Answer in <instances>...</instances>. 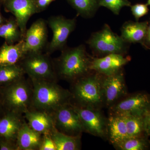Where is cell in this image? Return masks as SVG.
I'll use <instances>...</instances> for the list:
<instances>
[{
	"instance_id": "cell-1",
	"label": "cell",
	"mask_w": 150,
	"mask_h": 150,
	"mask_svg": "<svg viewBox=\"0 0 150 150\" xmlns=\"http://www.w3.org/2000/svg\"><path fill=\"white\" fill-rule=\"evenodd\" d=\"M54 62L56 74L67 80L75 81L91 71L93 57L87 52L83 44L76 47H66Z\"/></svg>"
},
{
	"instance_id": "cell-2",
	"label": "cell",
	"mask_w": 150,
	"mask_h": 150,
	"mask_svg": "<svg viewBox=\"0 0 150 150\" xmlns=\"http://www.w3.org/2000/svg\"><path fill=\"white\" fill-rule=\"evenodd\" d=\"M31 103L38 110L53 112L59 108L69 103L72 93L54 82V81L31 79Z\"/></svg>"
},
{
	"instance_id": "cell-3",
	"label": "cell",
	"mask_w": 150,
	"mask_h": 150,
	"mask_svg": "<svg viewBox=\"0 0 150 150\" xmlns=\"http://www.w3.org/2000/svg\"><path fill=\"white\" fill-rule=\"evenodd\" d=\"M103 76L91 71L75 81L72 96L82 107L100 109L104 105Z\"/></svg>"
},
{
	"instance_id": "cell-4",
	"label": "cell",
	"mask_w": 150,
	"mask_h": 150,
	"mask_svg": "<svg viewBox=\"0 0 150 150\" xmlns=\"http://www.w3.org/2000/svg\"><path fill=\"white\" fill-rule=\"evenodd\" d=\"M86 43L96 57L112 54L126 55L131 44L113 32L107 24L100 30L93 33Z\"/></svg>"
},
{
	"instance_id": "cell-5",
	"label": "cell",
	"mask_w": 150,
	"mask_h": 150,
	"mask_svg": "<svg viewBox=\"0 0 150 150\" xmlns=\"http://www.w3.org/2000/svg\"><path fill=\"white\" fill-rule=\"evenodd\" d=\"M49 55L42 52H29L22 59L20 65L31 79L54 81L57 74L54 62Z\"/></svg>"
},
{
	"instance_id": "cell-6",
	"label": "cell",
	"mask_w": 150,
	"mask_h": 150,
	"mask_svg": "<svg viewBox=\"0 0 150 150\" xmlns=\"http://www.w3.org/2000/svg\"><path fill=\"white\" fill-rule=\"evenodd\" d=\"M47 24L53 32V37L46 48V53L49 54L67 47L68 38L76 25V17L67 18L62 15L54 16L48 18Z\"/></svg>"
},
{
	"instance_id": "cell-7",
	"label": "cell",
	"mask_w": 150,
	"mask_h": 150,
	"mask_svg": "<svg viewBox=\"0 0 150 150\" xmlns=\"http://www.w3.org/2000/svg\"><path fill=\"white\" fill-rule=\"evenodd\" d=\"M23 78L11 83L5 93L7 104L17 113H25L28 110L32 100V90Z\"/></svg>"
},
{
	"instance_id": "cell-8",
	"label": "cell",
	"mask_w": 150,
	"mask_h": 150,
	"mask_svg": "<svg viewBox=\"0 0 150 150\" xmlns=\"http://www.w3.org/2000/svg\"><path fill=\"white\" fill-rule=\"evenodd\" d=\"M73 106L79 114L84 131L101 138H104L107 135V119L100 109Z\"/></svg>"
},
{
	"instance_id": "cell-9",
	"label": "cell",
	"mask_w": 150,
	"mask_h": 150,
	"mask_svg": "<svg viewBox=\"0 0 150 150\" xmlns=\"http://www.w3.org/2000/svg\"><path fill=\"white\" fill-rule=\"evenodd\" d=\"M53 112L55 127L61 132L71 136H78L84 131L80 118L73 105L69 103L64 105Z\"/></svg>"
},
{
	"instance_id": "cell-10",
	"label": "cell",
	"mask_w": 150,
	"mask_h": 150,
	"mask_svg": "<svg viewBox=\"0 0 150 150\" xmlns=\"http://www.w3.org/2000/svg\"><path fill=\"white\" fill-rule=\"evenodd\" d=\"M150 107V95L139 92L123 97L109 108L110 113L143 115Z\"/></svg>"
},
{
	"instance_id": "cell-11",
	"label": "cell",
	"mask_w": 150,
	"mask_h": 150,
	"mask_svg": "<svg viewBox=\"0 0 150 150\" xmlns=\"http://www.w3.org/2000/svg\"><path fill=\"white\" fill-rule=\"evenodd\" d=\"M102 87L104 105L108 108L126 96L127 89L123 69L110 76H103Z\"/></svg>"
},
{
	"instance_id": "cell-12",
	"label": "cell",
	"mask_w": 150,
	"mask_h": 150,
	"mask_svg": "<svg viewBox=\"0 0 150 150\" xmlns=\"http://www.w3.org/2000/svg\"><path fill=\"white\" fill-rule=\"evenodd\" d=\"M2 3L6 11L14 16L24 39L28 22L37 13L36 0H2Z\"/></svg>"
},
{
	"instance_id": "cell-13",
	"label": "cell",
	"mask_w": 150,
	"mask_h": 150,
	"mask_svg": "<svg viewBox=\"0 0 150 150\" xmlns=\"http://www.w3.org/2000/svg\"><path fill=\"white\" fill-rule=\"evenodd\" d=\"M47 23L43 18H39L27 29L25 35L24 49L25 53L42 52L48 42Z\"/></svg>"
},
{
	"instance_id": "cell-14",
	"label": "cell",
	"mask_w": 150,
	"mask_h": 150,
	"mask_svg": "<svg viewBox=\"0 0 150 150\" xmlns=\"http://www.w3.org/2000/svg\"><path fill=\"white\" fill-rule=\"evenodd\" d=\"M126 55L112 54L103 57H93L90 69L104 76L113 74L123 69V67L131 61V57Z\"/></svg>"
},
{
	"instance_id": "cell-15",
	"label": "cell",
	"mask_w": 150,
	"mask_h": 150,
	"mask_svg": "<svg viewBox=\"0 0 150 150\" xmlns=\"http://www.w3.org/2000/svg\"><path fill=\"white\" fill-rule=\"evenodd\" d=\"M149 21L125 22L121 28V36L127 43H139L144 46Z\"/></svg>"
},
{
	"instance_id": "cell-16",
	"label": "cell",
	"mask_w": 150,
	"mask_h": 150,
	"mask_svg": "<svg viewBox=\"0 0 150 150\" xmlns=\"http://www.w3.org/2000/svg\"><path fill=\"white\" fill-rule=\"evenodd\" d=\"M25 115L30 127L41 134H50L55 127L53 117L44 111L28 110Z\"/></svg>"
},
{
	"instance_id": "cell-17",
	"label": "cell",
	"mask_w": 150,
	"mask_h": 150,
	"mask_svg": "<svg viewBox=\"0 0 150 150\" xmlns=\"http://www.w3.org/2000/svg\"><path fill=\"white\" fill-rule=\"evenodd\" d=\"M24 39L15 44L5 42L0 48V66L17 64L25 56Z\"/></svg>"
},
{
	"instance_id": "cell-18",
	"label": "cell",
	"mask_w": 150,
	"mask_h": 150,
	"mask_svg": "<svg viewBox=\"0 0 150 150\" xmlns=\"http://www.w3.org/2000/svg\"><path fill=\"white\" fill-rule=\"evenodd\" d=\"M107 135L113 145L128 138L126 122L122 114L110 113L107 119Z\"/></svg>"
},
{
	"instance_id": "cell-19",
	"label": "cell",
	"mask_w": 150,
	"mask_h": 150,
	"mask_svg": "<svg viewBox=\"0 0 150 150\" xmlns=\"http://www.w3.org/2000/svg\"><path fill=\"white\" fill-rule=\"evenodd\" d=\"M40 135L31 129L28 124L23 123L16 138L18 150L39 149L42 141Z\"/></svg>"
},
{
	"instance_id": "cell-20",
	"label": "cell",
	"mask_w": 150,
	"mask_h": 150,
	"mask_svg": "<svg viewBox=\"0 0 150 150\" xmlns=\"http://www.w3.org/2000/svg\"><path fill=\"white\" fill-rule=\"evenodd\" d=\"M18 113L13 112L0 119V136L13 142L16 140L18 134L23 123Z\"/></svg>"
},
{
	"instance_id": "cell-21",
	"label": "cell",
	"mask_w": 150,
	"mask_h": 150,
	"mask_svg": "<svg viewBox=\"0 0 150 150\" xmlns=\"http://www.w3.org/2000/svg\"><path fill=\"white\" fill-rule=\"evenodd\" d=\"M50 135L55 144L56 150L80 149V135H67L59 131L56 127L51 131Z\"/></svg>"
},
{
	"instance_id": "cell-22",
	"label": "cell",
	"mask_w": 150,
	"mask_h": 150,
	"mask_svg": "<svg viewBox=\"0 0 150 150\" xmlns=\"http://www.w3.org/2000/svg\"><path fill=\"white\" fill-rule=\"evenodd\" d=\"M0 37L8 44H14L23 39L15 18H11L0 25Z\"/></svg>"
},
{
	"instance_id": "cell-23",
	"label": "cell",
	"mask_w": 150,
	"mask_h": 150,
	"mask_svg": "<svg viewBox=\"0 0 150 150\" xmlns=\"http://www.w3.org/2000/svg\"><path fill=\"white\" fill-rule=\"evenodd\" d=\"M100 0H66L78 15L83 18L93 17L99 7Z\"/></svg>"
},
{
	"instance_id": "cell-24",
	"label": "cell",
	"mask_w": 150,
	"mask_h": 150,
	"mask_svg": "<svg viewBox=\"0 0 150 150\" xmlns=\"http://www.w3.org/2000/svg\"><path fill=\"white\" fill-rule=\"evenodd\" d=\"M148 136L129 137L116 144L115 149L120 150H146L150 149V141Z\"/></svg>"
},
{
	"instance_id": "cell-25",
	"label": "cell",
	"mask_w": 150,
	"mask_h": 150,
	"mask_svg": "<svg viewBox=\"0 0 150 150\" xmlns=\"http://www.w3.org/2000/svg\"><path fill=\"white\" fill-rule=\"evenodd\" d=\"M121 114L125 119L128 138L146 136L144 129L143 115L129 113Z\"/></svg>"
},
{
	"instance_id": "cell-26",
	"label": "cell",
	"mask_w": 150,
	"mask_h": 150,
	"mask_svg": "<svg viewBox=\"0 0 150 150\" xmlns=\"http://www.w3.org/2000/svg\"><path fill=\"white\" fill-rule=\"evenodd\" d=\"M25 74L20 65L0 66V84H11L18 80Z\"/></svg>"
},
{
	"instance_id": "cell-27",
	"label": "cell",
	"mask_w": 150,
	"mask_h": 150,
	"mask_svg": "<svg viewBox=\"0 0 150 150\" xmlns=\"http://www.w3.org/2000/svg\"><path fill=\"white\" fill-rule=\"evenodd\" d=\"M100 6H103L110 10L116 15L120 13L124 7H130L131 3L128 0H100Z\"/></svg>"
},
{
	"instance_id": "cell-28",
	"label": "cell",
	"mask_w": 150,
	"mask_h": 150,
	"mask_svg": "<svg viewBox=\"0 0 150 150\" xmlns=\"http://www.w3.org/2000/svg\"><path fill=\"white\" fill-rule=\"evenodd\" d=\"M148 6L146 4H136L131 5V10L133 16L136 21H139V20L142 17L146 15L149 11Z\"/></svg>"
},
{
	"instance_id": "cell-29",
	"label": "cell",
	"mask_w": 150,
	"mask_h": 150,
	"mask_svg": "<svg viewBox=\"0 0 150 150\" xmlns=\"http://www.w3.org/2000/svg\"><path fill=\"white\" fill-rule=\"evenodd\" d=\"M39 150H56L55 144L50 134H44Z\"/></svg>"
},
{
	"instance_id": "cell-30",
	"label": "cell",
	"mask_w": 150,
	"mask_h": 150,
	"mask_svg": "<svg viewBox=\"0 0 150 150\" xmlns=\"http://www.w3.org/2000/svg\"><path fill=\"white\" fill-rule=\"evenodd\" d=\"M143 119L145 134L150 137V107L144 112Z\"/></svg>"
},
{
	"instance_id": "cell-31",
	"label": "cell",
	"mask_w": 150,
	"mask_h": 150,
	"mask_svg": "<svg viewBox=\"0 0 150 150\" xmlns=\"http://www.w3.org/2000/svg\"><path fill=\"white\" fill-rule=\"evenodd\" d=\"M1 138H0V150H18L17 145L14 144L12 142L6 139L3 137Z\"/></svg>"
},
{
	"instance_id": "cell-32",
	"label": "cell",
	"mask_w": 150,
	"mask_h": 150,
	"mask_svg": "<svg viewBox=\"0 0 150 150\" xmlns=\"http://www.w3.org/2000/svg\"><path fill=\"white\" fill-rule=\"evenodd\" d=\"M55 1L56 0H36L37 13L46 10L51 3Z\"/></svg>"
},
{
	"instance_id": "cell-33",
	"label": "cell",
	"mask_w": 150,
	"mask_h": 150,
	"mask_svg": "<svg viewBox=\"0 0 150 150\" xmlns=\"http://www.w3.org/2000/svg\"><path fill=\"white\" fill-rule=\"evenodd\" d=\"M143 46L146 49H150V20L149 21L144 46Z\"/></svg>"
},
{
	"instance_id": "cell-34",
	"label": "cell",
	"mask_w": 150,
	"mask_h": 150,
	"mask_svg": "<svg viewBox=\"0 0 150 150\" xmlns=\"http://www.w3.org/2000/svg\"><path fill=\"white\" fill-rule=\"evenodd\" d=\"M1 4H2V1L0 0V25L4 23L5 22L7 19H6L4 16H3L2 14L1 13Z\"/></svg>"
},
{
	"instance_id": "cell-35",
	"label": "cell",
	"mask_w": 150,
	"mask_h": 150,
	"mask_svg": "<svg viewBox=\"0 0 150 150\" xmlns=\"http://www.w3.org/2000/svg\"><path fill=\"white\" fill-rule=\"evenodd\" d=\"M146 4L148 6H150V0H147V2Z\"/></svg>"
},
{
	"instance_id": "cell-36",
	"label": "cell",
	"mask_w": 150,
	"mask_h": 150,
	"mask_svg": "<svg viewBox=\"0 0 150 150\" xmlns=\"http://www.w3.org/2000/svg\"><path fill=\"white\" fill-rule=\"evenodd\" d=\"M1 1H2V0H1Z\"/></svg>"
}]
</instances>
